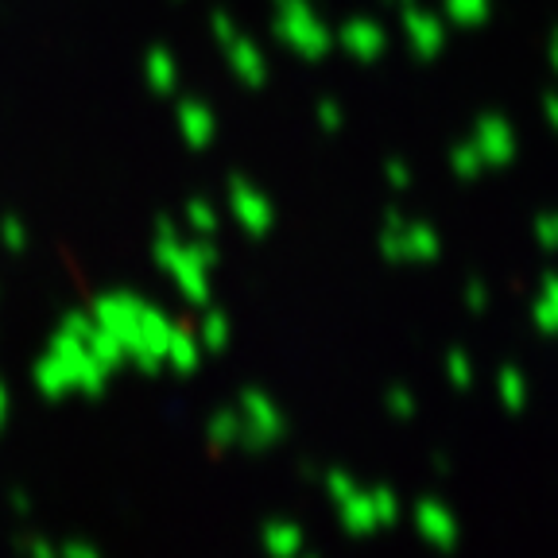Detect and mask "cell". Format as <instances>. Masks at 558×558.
<instances>
[{"mask_svg":"<svg viewBox=\"0 0 558 558\" xmlns=\"http://www.w3.org/2000/svg\"><path fill=\"white\" fill-rule=\"evenodd\" d=\"M473 148L481 151L485 167H505L515 156V132L508 129L505 117H485L473 132Z\"/></svg>","mask_w":558,"mask_h":558,"instance_id":"cell-10","label":"cell"},{"mask_svg":"<svg viewBox=\"0 0 558 558\" xmlns=\"http://www.w3.org/2000/svg\"><path fill=\"white\" fill-rule=\"evenodd\" d=\"M430 465H435L438 473H450V458H446V453H438V458H430Z\"/></svg>","mask_w":558,"mask_h":558,"instance_id":"cell-39","label":"cell"},{"mask_svg":"<svg viewBox=\"0 0 558 558\" xmlns=\"http://www.w3.org/2000/svg\"><path fill=\"white\" fill-rule=\"evenodd\" d=\"M384 4H396V9H408L411 0H384Z\"/></svg>","mask_w":558,"mask_h":558,"instance_id":"cell-41","label":"cell"},{"mask_svg":"<svg viewBox=\"0 0 558 558\" xmlns=\"http://www.w3.org/2000/svg\"><path fill=\"white\" fill-rule=\"evenodd\" d=\"M333 508H338V520L349 535H373L376 527H380V523H376V512H373V497H368L365 488L345 493L341 500H333Z\"/></svg>","mask_w":558,"mask_h":558,"instance_id":"cell-15","label":"cell"},{"mask_svg":"<svg viewBox=\"0 0 558 558\" xmlns=\"http://www.w3.org/2000/svg\"><path fill=\"white\" fill-rule=\"evenodd\" d=\"M543 117H547V124L558 132V94H547V101H543Z\"/></svg>","mask_w":558,"mask_h":558,"instance_id":"cell-38","label":"cell"},{"mask_svg":"<svg viewBox=\"0 0 558 558\" xmlns=\"http://www.w3.org/2000/svg\"><path fill=\"white\" fill-rule=\"evenodd\" d=\"M550 66L558 70V32H555V39H550Z\"/></svg>","mask_w":558,"mask_h":558,"instance_id":"cell-40","label":"cell"},{"mask_svg":"<svg viewBox=\"0 0 558 558\" xmlns=\"http://www.w3.org/2000/svg\"><path fill=\"white\" fill-rule=\"evenodd\" d=\"M174 124H179V136L186 140V148L194 151H206L218 140V113L198 97H183L174 105Z\"/></svg>","mask_w":558,"mask_h":558,"instance_id":"cell-8","label":"cell"},{"mask_svg":"<svg viewBox=\"0 0 558 558\" xmlns=\"http://www.w3.org/2000/svg\"><path fill=\"white\" fill-rule=\"evenodd\" d=\"M535 241L543 248H558V214H547V218L535 221Z\"/></svg>","mask_w":558,"mask_h":558,"instance_id":"cell-32","label":"cell"},{"mask_svg":"<svg viewBox=\"0 0 558 558\" xmlns=\"http://www.w3.org/2000/svg\"><path fill=\"white\" fill-rule=\"evenodd\" d=\"M465 306H470L473 314H481L488 306V291H485V283H481V279H473L470 288H465Z\"/></svg>","mask_w":558,"mask_h":558,"instance_id":"cell-35","label":"cell"},{"mask_svg":"<svg viewBox=\"0 0 558 558\" xmlns=\"http://www.w3.org/2000/svg\"><path fill=\"white\" fill-rule=\"evenodd\" d=\"M532 318L543 333H558V276L543 279V291H539V299H535Z\"/></svg>","mask_w":558,"mask_h":558,"instance_id":"cell-20","label":"cell"},{"mask_svg":"<svg viewBox=\"0 0 558 558\" xmlns=\"http://www.w3.org/2000/svg\"><path fill=\"white\" fill-rule=\"evenodd\" d=\"M380 253L388 260H435L442 253V241L430 226H408L400 214H388L380 233Z\"/></svg>","mask_w":558,"mask_h":558,"instance_id":"cell-6","label":"cell"},{"mask_svg":"<svg viewBox=\"0 0 558 558\" xmlns=\"http://www.w3.org/2000/svg\"><path fill=\"white\" fill-rule=\"evenodd\" d=\"M226 59H229V70L236 74V82L248 89H260L268 82V59H264L260 47L248 39V35L236 32L233 39L226 44Z\"/></svg>","mask_w":558,"mask_h":558,"instance_id":"cell-9","label":"cell"},{"mask_svg":"<svg viewBox=\"0 0 558 558\" xmlns=\"http://www.w3.org/2000/svg\"><path fill=\"white\" fill-rule=\"evenodd\" d=\"M368 497H373V512H376V523H380V527H392V523L400 520V500H396L388 488H373Z\"/></svg>","mask_w":558,"mask_h":558,"instance_id":"cell-26","label":"cell"},{"mask_svg":"<svg viewBox=\"0 0 558 558\" xmlns=\"http://www.w3.org/2000/svg\"><path fill=\"white\" fill-rule=\"evenodd\" d=\"M318 124H323L326 132H338L341 124H345V109H341L338 101H318Z\"/></svg>","mask_w":558,"mask_h":558,"instance_id":"cell-31","label":"cell"},{"mask_svg":"<svg viewBox=\"0 0 558 558\" xmlns=\"http://www.w3.org/2000/svg\"><path fill=\"white\" fill-rule=\"evenodd\" d=\"M86 311L101 330L113 333L117 345L124 349V361L136 373L156 376L163 368L167 338H171L174 318L159 303L121 288V291H101Z\"/></svg>","mask_w":558,"mask_h":558,"instance_id":"cell-2","label":"cell"},{"mask_svg":"<svg viewBox=\"0 0 558 558\" xmlns=\"http://www.w3.org/2000/svg\"><path fill=\"white\" fill-rule=\"evenodd\" d=\"M403 32H408V44H411V51H415L418 59H435V54L442 51V44H446L442 20H438L435 12L415 9V4H408V12H403Z\"/></svg>","mask_w":558,"mask_h":558,"instance_id":"cell-11","label":"cell"},{"mask_svg":"<svg viewBox=\"0 0 558 558\" xmlns=\"http://www.w3.org/2000/svg\"><path fill=\"white\" fill-rule=\"evenodd\" d=\"M9 508L16 515H32V508H35L32 493H27V488H12V493H9Z\"/></svg>","mask_w":558,"mask_h":558,"instance_id":"cell-36","label":"cell"},{"mask_svg":"<svg viewBox=\"0 0 558 558\" xmlns=\"http://www.w3.org/2000/svg\"><path fill=\"white\" fill-rule=\"evenodd\" d=\"M183 218H186V229H191L194 236H214V233H218V226H221L218 209H214V202H206V198L186 202Z\"/></svg>","mask_w":558,"mask_h":558,"instance_id":"cell-21","label":"cell"},{"mask_svg":"<svg viewBox=\"0 0 558 558\" xmlns=\"http://www.w3.org/2000/svg\"><path fill=\"white\" fill-rule=\"evenodd\" d=\"M229 214L236 218V226L248 236H264L276 226V206L264 191H256L248 179H229Z\"/></svg>","mask_w":558,"mask_h":558,"instance_id":"cell-7","label":"cell"},{"mask_svg":"<svg viewBox=\"0 0 558 558\" xmlns=\"http://www.w3.org/2000/svg\"><path fill=\"white\" fill-rule=\"evenodd\" d=\"M276 16H271V35L279 44H288L299 59L318 62L330 54L333 32L318 20V12L311 9V0H271Z\"/></svg>","mask_w":558,"mask_h":558,"instance_id":"cell-4","label":"cell"},{"mask_svg":"<svg viewBox=\"0 0 558 558\" xmlns=\"http://www.w3.org/2000/svg\"><path fill=\"white\" fill-rule=\"evenodd\" d=\"M415 527L418 535L427 543H435V547L450 550L458 547V539H462V527H458V520H453L450 512H446L438 500H418L415 505Z\"/></svg>","mask_w":558,"mask_h":558,"instance_id":"cell-13","label":"cell"},{"mask_svg":"<svg viewBox=\"0 0 558 558\" xmlns=\"http://www.w3.org/2000/svg\"><path fill=\"white\" fill-rule=\"evenodd\" d=\"M89 330L94 318L89 311H66L47 341L44 357L32 365V384L44 400H62V396H101L113 373L94 357L89 349Z\"/></svg>","mask_w":558,"mask_h":558,"instance_id":"cell-1","label":"cell"},{"mask_svg":"<svg viewBox=\"0 0 558 558\" xmlns=\"http://www.w3.org/2000/svg\"><path fill=\"white\" fill-rule=\"evenodd\" d=\"M260 547L268 550L271 558H295L306 550V535L299 523H288V520H271L260 527Z\"/></svg>","mask_w":558,"mask_h":558,"instance_id":"cell-17","label":"cell"},{"mask_svg":"<svg viewBox=\"0 0 558 558\" xmlns=\"http://www.w3.org/2000/svg\"><path fill=\"white\" fill-rule=\"evenodd\" d=\"M97 555H101V547L94 539H62L54 547V558H97Z\"/></svg>","mask_w":558,"mask_h":558,"instance_id":"cell-28","label":"cell"},{"mask_svg":"<svg viewBox=\"0 0 558 558\" xmlns=\"http://www.w3.org/2000/svg\"><path fill=\"white\" fill-rule=\"evenodd\" d=\"M27 241H32V233H27L24 218H16V214H4V218H0V244H4L9 253H24Z\"/></svg>","mask_w":558,"mask_h":558,"instance_id":"cell-24","label":"cell"},{"mask_svg":"<svg viewBox=\"0 0 558 558\" xmlns=\"http://www.w3.org/2000/svg\"><path fill=\"white\" fill-rule=\"evenodd\" d=\"M202 323H198V341H202V353H221V349L233 341V323H229V314L218 311V306H202Z\"/></svg>","mask_w":558,"mask_h":558,"instance_id":"cell-18","label":"cell"},{"mask_svg":"<svg viewBox=\"0 0 558 558\" xmlns=\"http://www.w3.org/2000/svg\"><path fill=\"white\" fill-rule=\"evenodd\" d=\"M236 415H241V438H236V446L248 450V453L271 450L279 438L288 435V418H283L279 403L271 400V396L256 392V388L241 392V400H236Z\"/></svg>","mask_w":558,"mask_h":558,"instance_id":"cell-5","label":"cell"},{"mask_svg":"<svg viewBox=\"0 0 558 558\" xmlns=\"http://www.w3.org/2000/svg\"><path fill=\"white\" fill-rule=\"evenodd\" d=\"M16 547L24 550V555H35V558H54V547H59V543L44 539V535H20Z\"/></svg>","mask_w":558,"mask_h":558,"instance_id":"cell-29","label":"cell"},{"mask_svg":"<svg viewBox=\"0 0 558 558\" xmlns=\"http://www.w3.org/2000/svg\"><path fill=\"white\" fill-rule=\"evenodd\" d=\"M384 174H388V186H392V191H408L411 186V171L400 163V159H392V163L384 167Z\"/></svg>","mask_w":558,"mask_h":558,"instance_id":"cell-34","label":"cell"},{"mask_svg":"<svg viewBox=\"0 0 558 558\" xmlns=\"http://www.w3.org/2000/svg\"><path fill=\"white\" fill-rule=\"evenodd\" d=\"M236 438H241V415H236V408L214 411V415L206 418L209 450H229V446H236Z\"/></svg>","mask_w":558,"mask_h":558,"instance_id":"cell-19","label":"cell"},{"mask_svg":"<svg viewBox=\"0 0 558 558\" xmlns=\"http://www.w3.org/2000/svg\"><path fill=\"white\" fill-rule=\"evenodd\" d=\"M384 403H388V411H392V415H400V418L415 415V396H411L408 388H392Z\"/></svg>","mask_w":558,"mask_h":558,"instance_id":"cell-30","label":"cell"},{"mask_svg":"<svg viewBox=\"0 0 558 558\" xmlns=\"http://www.w3.org/2000/svg\"><path fill=\"white\" fill-rule=\"evenodd\" d=\"M209 32H214V39H218V44L226 47L229 39H233V35H236L233 16H229V12H214V16H209Z\"/></svg>","mask_w":558,"mask_h":558,"instance_id":"cell-33","label":"cell"},{"mask_svg":"<svg viewBox=\"0 0 558 558\" xmlns=\"http://www.w3.org/2000/svg\"><path fill=\"white\" fill-rule=\"evenodd\" d=\"M446 373H450V380L458 384V388H470L473 384V361L465 357L462 349H453L450 357H446Z\"/></svg>","mask_w":558,"mask_h":558,"instance_id":"cell-27","label":"cell"},{"mask_svg":"<svg viewBox=\"0 0 558 558\" xmlns=\"http://www.w3.org/2000/svg\"><path fill=\"white\" fill-rule=\"evenodd\" d=\"M151 260L171 276V283L179 288V295L186 299L191 306H206L209 303V271L221 264L218 244L209 241V236H194L186 241L174 226V218H159L156 221V236H151Z\"/></svg>","mask_w":558,"mask_h":558,"instance_id":"cell-3","label":"cell"},{"mask_svg":"<svg viewBox=\"0 0 558 558\" xmlns=\"http://www.w3.org/2000/svg\"><path fill=\"white\" fill-rule=\"evenodd\" d=\"M144 82L156 97H171L179 89V59L167 47H151L144 54Z\"/></svg>","mask_w":558,"mask_h":558,"instance_id":"cell-16","label":"cell"},{"mask_svg":"<svg viewBox=\"0 0 558 558\" xmlns=\"http://www.w3.org/2000/svg\"><path fill=\"white\" fill-rule=\"evenodd\" d=\"M450 167H453V174H462V179H477V174L485 171V159H481V151L473 148V140H470V144H458V148H453Z\"/></svg>","mask_w":558,"mask_h":558,"instance_id":"cell-25","label":"cell"},{"mask_svg":"<svg viewBox=\"0 0 558 558\" xmlns=\"http://www.w3.org/2000/svg\"><path fill=\"white\" fill-rule=\"evenodd\" d=\"M333 44H341V51L353 54L357 62H373L384 54V27L373 24V20H349V24H341V32L333 35Z\"/></svg>","mask_w":558,"mask_h":558,"instance_id":"cell-12","label":"cell"},{"mask_svg":"<svg viewBox=\"0 0 558 558\" xmlns=\"http://www.w3.org/2000/svg\"><path fill=\"white\" fill-rule=\"evenodd\" d=\"M497 392L508 411H520L523 403H527V380H523L520 368H505V373L497 376Z\"/></svg>","mask_w":558,"mask_h":558,"instance_id":"cell-22","label":"cell"},{"mask_svg":"<svg viewBox=\"0 0 558 558\" xmlns=\"http://www.w3.org/2000/svg\"><path fill=\"white\" fill-rule=\"evenodd\" d=\"M488 9H493V0H446V16L453 20V24H485L488 20Z\"/></svg>","mask_w":558,"mask_h":558,"instance_id":"cell-23","label":"cell"},{"mask_svg":"<svg viewBox=\"0 0 558 558\" xmlns=\"http://www.w3.org/2000/svg\"><path fill=\"white\" fill-rule=\"evenodd\" d=\"M9 408H12V392H9V384H4V376H0V430L9 423Z\"/></svg>","mask_w":558,"mask_h":558,"instance_id":"cell-37","label":"cell"},{"mask_svg":"<svg viewBox=\"0 0 558 558\" xmlns=\"http://www.w3.org/2000/svg\"><path fill=\"white\" fill-rule=\"evenodd\" d=\"M163 365H171L174 373H183V376L198 373V365H202V341H198V333H194V326H186V323H174L171 326Z\"/></svg>","mask_w":558,"mask_h":558,"instance_id":"cell-14","label":"cell"}]
</instances>
